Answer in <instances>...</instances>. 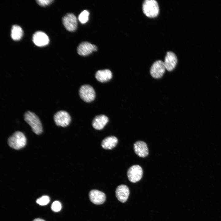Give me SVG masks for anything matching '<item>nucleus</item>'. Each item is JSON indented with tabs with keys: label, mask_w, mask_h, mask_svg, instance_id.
<instances>
[{
	"label": "nucleus",
	"mask_w": 221,
	"mask_h": 221,
	"mask_svg": "<svg viewBox=\"0 0 221 221\" xmlns=\"http://www.w3.org/2000/svg\"><path fill=\"white\" fill-rule=\"evenodd\" d=\"M25 121L31 127L33 131L36 134H39L43 131L41 122L38 116L29 111L26 112L24 115Z\"/></svg>",
	"instance_id": "f257e3e1"
},
{
	"label": "nucleus",
	"mask_w": 221,
	"mask_h": 221,
	"mask_svg": "<svg viewBox=\"0 0 221 221\" xmlns=\"http://www.w3.org/2000/svg\"><path fill=\"white\" fill-rule=\"evenodd\" d=\"M8 144L13 149H19L26 145V139L21 132L17 131L14 132L8 139Z\"/></svg>",
	"instance_id": "f03ea898"
},
{
	"label": "nucleus",
	"mask_w": 221,
	"mask_h": 221,
	"mask_svg": "<svg viewBox=\"0 0 221 221\" xmlns=\"http://www.w3.org/2000/svg\"><path fill=\"white\" fill-rule=\"evenodd\" d=\"M142 10L147 17L153 18L159 14V9L157 2L155 0H145L142 4Z\"/></svg>",
	"instance_id": "7ed1b4c3"
},
{
	"label": "nucleus",
	"mask_w": 221,
	"mask_h": 221,
	"mask_svg": "<svg viewBox=\"0 0 221 221\" xmlns=\"http://www.w3.org/2000/svg\"><path fill=\"white\" fill-rule=\"evenodd\" d=\"M79 93L81 98L85 102H90L95 99V90L89 85L85 84L82 86L79 89Z\"/></svg>",
	"instance_id": "20e7f679"
},
{
	"label": "nucleus",
	"mask_w": 221,
	"mask_h": 221,
	"mask_svg": "<svg viewBox=\"0 0 221 221\" xmlns=\"http://www.w3.org/2000/svg\"><path fill=\"white\" fill-rule=\"evenodd\" d=\"M54 119L56 125L63 127L68 126L71 121L69 114L64 110H60L56 112L54 115Z\"/></svg>",
	"instance_id": "39448f33"
},
{
	"label": "nucleus",
	"mask_w": 221,
	"mask_h": 221,
	"mask_svg": "<svg viewBox=\"0 0 221 221\" xmlns=\"http://www.w3.org/2000/svg\"><path fill=\"white\" fill-rule=\"evenodd\" d=\"M142 175V169L138 165H134L131 166L127 172L128 178L132 183H136L139 181Z\"/></svg>",
	"instance_id": "423d86ee"
},
{
	"label": "nucleus",
	"mask_w": 221,
	"mask_h": 221,
	"mask_svg": "<svg viewBox=\"0 0 221 221\" xmlns=\"http://www.w3.org/2000/svg\"><path fill=\"white\" fill-rule=\"evenodd\" d=\"M165 69L164 62L159 60L153 64L150 69V73L153 78L159 79L163 76Z\"/></svg>",
	"instance_id": "0eeeda50"
},
{
	"label": "nucleus",
	"mask_w": 221,
	"mask_h": 221,
	"mask_svg": "<svg viewBox=\"0 0 221 221\" xmlns=\"http://www.w3.org/2000/svg\"><path fill=\"white\" fill-rule=\"evenodd\" d=\"M62 22L66 29L70 31H75L77 27V19L73 13L66 14L62 18Z\"/></svg>",
	"instance_id": "6e6552de"
},
{
	"label": "nucleus",
	"mask_w": 221,
	"mask_h": 221,
	"mask_svg": "<svg viewBox=\"0 0 221 221\" xmlns=\"http://www.w3.org/2000/svg\"><path fill=\"white\" fill-rule=\"evenodd\" d=\"M97 48L95 45H93L88 41H84L81 43L77 48V52L82 56H87L93 52L96 51Z\"/></svg>",
	"instance_id": "1a4fd4ad"
},
{
	"label": "nucleus",
	"mask_w": 221,
	"mask_h": 221,
	"mask_svg": "<svg viewBox=\"0 0 221 221\" xmlns=\"http://www.w3.org/2000/svg\"><path fill=\"white\" fill-rule=\"evenodd\" d=\"M91 201L94 204L100 205L103 203L106 200V195L104 193L96 189L91 190L89 194Z\"/></svg>",
	"instance_id": "9d476101"
},
{
	"label": "nucleus",
	"mask_w": 221,
	"mask_h": 221,
	"mask_svg": "<svg viewBox=\"0 0 221 221\" xmlns=\"http://www.w3.org/2000/svg\"><path fill=\"white\" fill-rule=\"evenodd\" d=\"M177 62V57L174 52L171 51L167 52L164 62L167 70L169 71L173 70L176 66Z\"/></svg>",
	"instance_id": "9b49d317"
},
{
	"label": "nucleus",
	"mask_w": 221,
	"mask_h": 221,
	"mask_svg": "<svg viewBox=\"0 0 221 221\" xmlns=\"http://www.w3.org/2000/svg\"><path fill=\"white\" fill-rule=\"evenodd\" d=\"M33 41L36 45L41 47L47 45L49 43V39L45 33L41 31H38L33 35Z\"/></svg>",
	"instance_id": "f8f14e48"
},
{
	"label": "nucleus",
	"mask_w": 221,
	"mask_h": 221,
	"mask_svg": "<svg viewBox=\"0 0 221 221\" xmlns=\"http://www.w3.org/2000/svg\"><path fill=\"white\" fill-rule=\"evenodd\" d=\"M115 193L118 200L122 203H124L128 199L130 190L126 185L121 184L116 188Z\"/></svg>",
	"instance_id": "ddd939ff"
},
{
	"label": "nucleus",
	"mask_w": 221,
	"mask_h": 221,
	"mask_svg": "<svg viewBox=\"0 0 221 221\" xmlns=\"http://www.w3.org/2000/svg\"><path fill=\"white\" fill-rule=\"evenodd\" d=\"M134 149L135 153L139 157H145L149 154L146 144L143 141H138L134 145Z\"/></svg>",
	"instance_id": "4468645a"
},
{
	"label": "nucleus",
	"mask_w": 221,
	"mask_h": 221,
	"mask_svg": "<svg viewBox=\"0 0 221 221\" xmlns=\"http://www.w3.org/2000/svg\"><path fill=\"white\" fill-rule=\"evenodd\" d=\"M108 118L105 115L102 114L95 116L92 122L93 128L97 130H101L108 122Z\"/></svg>",
	"instance_id": "2eb2a0df"
},
{
	"label": "nucleus",
	"mask_w": 221,
	"mask_h": 221,
	"mask_svg": "<svg viewBox=\"0 0 221 221\" xmlns=\"http://www.w3.org/2000/svg\"><path fill=\"white\" fill-rule=\"evenodd\" d=\"M111 71L108 69L98 71L95 74V77L99 81L103 83L110 80L112 77Z\"/></svg>",
	"instance_id": "dca6fc26"
},
{
	"label": "nucleus",
	"mask_w": 221,
	"mask_h": 221,
	"mask_svg": "<svg viewBox=\"0 0 221 221\" xmlns=\"http://www.w3.org/2000/svg\"><path fill=\"white\" fill-rule=\"evenodd\" d=\"M118 139L114 136H111L105 138L102 141L101 146L105 149H110L114 148L117 144Z\"/></svg>",
	"instance_id": "f3484780"
},
{
	"label": "nucleus",
	"mask_w": 221,
	"mask_h": 221,
	"mask_svg": "<svg viewBox=\"0 0 221 221\" xmlns=\"http://www.w3.org/2000/svg\"><path fill=\"white\" fill-rule=\"evenodd\" d=\"M23 32L21 28L17 25H13L11 29V36L14 41L20 40L22 37Z\"/></svg>",
	"instance_id": "a211bd4d"
},
{
	"label": "nucleus",
	"mask_w": 221,
	"mask_h": 221,
	"mask_svg": "<svg viewBox=\"0 0 221 221\" xmlns=\"http://www.w3.org/2000/svg\"><path fill=\"white\" fill-rule=\"evenodd\" d=\"M89 14L87 10H84L81 12L78 17L79 21L83 24L86 23L89 20Z\"/></svg>",
	"instance_id": "6ab92c4d"
},
{
	"label": "nucleus",
	"mask_w": 221,
	"mask_h": 221,
	"mask_svg": "<svg viewBox=\"0 0 221 221\" xmlns=\"http://www.w3.org/2000/svg\"><path fill=\"white\" fill-rule=\"evenodd\" d=\"M50 201V198L47 196H44L38 198L36 201L39 204L44 206L47 204Z\"/></svg>",
	"instance_id": "aec40b11"
},
{
	"label": "nucleus",
	"mask_w": 221,
	"mask_h": 221,
	"mask_svg": "<svg viewBox=\"0 0 221 221\" xmlns=\"http://www.w3.org/2000/svg\"><path fill=\"white\" fill-rule=\"evenodd\" d=\"M62 208L61 203L58 201H54L51 205L52 210L55 212L60 211Z\"/></svg>",
	"instance_id": "412c9836"
},
{
	"label": "nucleus",
	"mask_w": 221,
	"mask_h": 221,
	"mask_svg": "<svg viewBox=\"0 0 221 221\" xmlns=\"http://www.w3.org/2000/svg\"><path fill=\"white\" fill-rule=\"evenodd\" d=\"M37 3L41 6H45L49 5L52 2L53 0H38L36 1Z\"/></svg>",
	"instance_id": "4be33fe9"
},
{
	"label": "nucleus",
	"mask_w": 221,
	"mask_h": 221,
	"mask_svg": "<svg viewBox=\"0 0 221 221\" xmlns=\"http://www.w3.org/2000/svg\"><path fill=\"white\" fill-rule=\"evenodd\" d=\"M33 221H45L44 220L41 219L37 218V219H34Z\"/></svg>",
	"instance_id": "5701e85b"
}]
</instances>
